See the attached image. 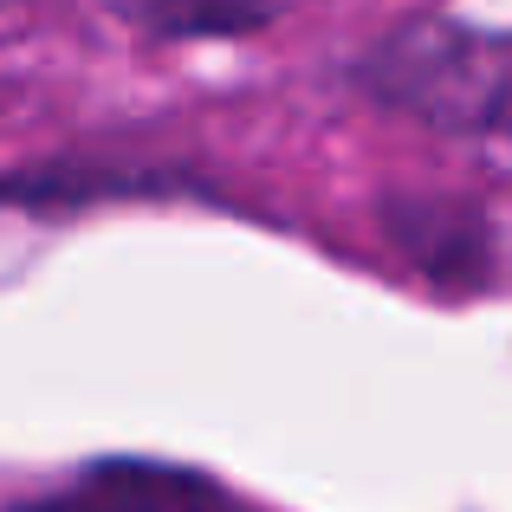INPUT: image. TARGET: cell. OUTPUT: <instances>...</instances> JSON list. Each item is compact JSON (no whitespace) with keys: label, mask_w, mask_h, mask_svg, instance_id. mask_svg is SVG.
Instances as JSON below:
<instances>
[{"label":"cell","mask_w":512,"mask_h":512,"mask_svg":"<svg viewBox=\"0 0 512 512\" xmlns=\"http://www.w3.org/2000/svg\"><path fill=\"white\" fill-rule=\"evenodd\" d=\"M279 7L286 0H130V13L156 33H247Z\"/></svg>","instance_id":"2"},{"label":"cell","mask_w":512,"mask_h":512,"mask_svg":"<svg viewBox=\"0 0 512 512\" xmlns=\"http://www.w3.org/2000/svg\"><path fill=\"white\" fill-rule=\"evenodd\" d=\"M402 46L415 59H428L435 72L396 59L389 78V98L415 104V111H435L441 124H493L500 117V46L493 39H467V33H409Z\"/></svg>","instance_id":"1"}]
</instances>
